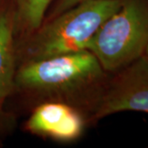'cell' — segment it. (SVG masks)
I'll list each match as a JSON object with an SVG mask.
<instances>
[{"instance_id": "6da1fadb", "label": "cell", "mask_w": 148, "mask_h": 148, "mask_svg": "<svg viewBox=\"0 0 148 148\" xmlns=\"http://www.w3.org/2000/svg\"><path fill=\"white\" fill-rule=\"evenodd\" d=\"M123 0H88L74 6L27 35L16 59L22 63L87 49L101 25L120 8Z\"/></svg>"}, {"instance_id": "7a4b0ae2", "label": "cell", "mask_w": 148, "mask_h": 148, "mask_svg": "<svg viewBox=\"0 0 148 148\" xmlns=\"http://www.w3.org/2000/svg\"><path fill=\"white\" fill-rule=\"evenodd\" d=\"M101 63L86 49L22 63L16 69V89L68 103L86 92H101L107 77Z\"/></svg>"}, {"instance_id": "3957f363", "label": "cell", "mask_w": 148, "mask_h": 148, "mask_svg": "<svg viewBox=\"0 0 148 148\" xmlns=\"http://www.w3.org/2000/svg\"><path fill=\"white\" fill-rule=\"evenodd\" d=\"M148 46V0H123L88 45L106 73H114L145 54Z\"/></svg>"}, {"instance_id": "277c9868", "label": "cell", "mask_w": 148, "mask_h": 148, "mask_svg": "<svg viewBox=\"0 0 148 148\" xmlns=\"http://www.w3.org/2000/svg\"><path fill=\"white\" fill-rule=\"evenodd\" d=\"M123 111L148 114V57L143 54L106 80L92 104L94 119Z\"/></svg>"}, {"instance_id": "5b68a950", "label": "cell", "mask_w": 148, "mask_h": 148, "mask_svg": "<svg viewBox=\"0 0 148 148\" xmlns=\"http://www.w3.org/2000/svg\"><path fill=\"white\" fill-rule=\"evenodd\" d=\"M84 119L74 106L59 101L40 104L29 117L26 127L33 134L58 142H72L81 137Z\"/></svg>"}, {"instance_id": "8992f818", "label": "cell", "mask_w": 148, "mask_h": 148, "mask_svg": "<svg viewBox=\"0 0 148 148\" xmlns=\"http://www.w3.org/2000/svg\"><path fill=\"white\" fill-rule=\"evenodd\" d=\"M15 32L14 9L0 8V131L9 126L11 119L4 110V105L16 89Z\"/></svg>"}, {"instance_id": "52a82bcc", "label": "cell", "mask_w": 148, "mask_h": 148, "mask_svg": "<svg viewBox=\"0 0 148 148\" xmlns=\"http://www.w3.org/2000/svg\"><path fill=\"white\" fill-rule=\"evenodd\" d=\"M53 0H16L15 30L26 36L41 26L48 8Z\"/></svg>"}, {"instance_id": "ba28073f", "label": "cell", "mask_w": 148, "mask_h": 148, "mask_svg": "<svg viewBox=\"0 0 148 148\" xmlns=\"http://www.w3.org/2000/svg\"><path fill=\"white\" fill-rule=\"evenodd\" d=\"M85 1H88V0H58L54 8L49 15V19L53 18V16H57L58 14L62 13L64 11L68 10L69 8L79 4L82 2H85Z\"/></svg>"}, {"instance_id": "9c48e42d", "label": "cell", "mask_w": 148, "mask_h": 148, "mask_svg": "<svg viewBox=\"0 0 148 148\" xmlns=\"http://www.w3.org/2000/svg\"><path fill=\"white\" fill-rule=\"evenodd\" d=\"M145 54H146V55H147V57H148V46H147V49H146V52H145Z\"/></svg>"}]
</instances>
